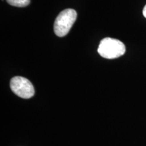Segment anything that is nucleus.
<instances>
[{
  "instance_id": "7ed1b4c3",
  "label": "nucleus",
  "mask_w": 146,
  "mask_h": 146,
  "mask_svg": "<svg viewBox=\"0 0 146 146\" xmlns=\"http://www.w3.org/2000/svg\"><path fill=\"white\" fill-rule=\"evenodd\" d=\"M10 88L14 94L24 99L32 98L35 94L32 83L27 78L22 76H15L11 79Z\"/></svg>"
},
{
  "instance_id": "20e7f679",
  "label": "nucleus",
  "mask_w": 146,
  "mask_h": 146,
  "mask_svg": "<svg viewBox=\"0 0 146 146\" xmlns=\"http://www.w3.org/2000/svg\"><path fill=\"white\" fill-rule=\"evenodd\" d=\"M7 2L12 6L26 7L31 2V0H6Z\"/></svg>"
},
{
  "instance_id": "f03ea898",
  "label": "nucleus",
  "mask_w": 146,
  "mask_h": 146,
  "mask_svg": "<svg viewBox=\"0 0 146 146\" xmlns=\"http://www.w3.org/2000/svg\"><path fill=\"white\" fill-rule=\"evenodd\" d=\"M77 13L73 9H66L62 11L56 18L54 30L56 35L62 37L70 31L76 19Z\"/></svg>"
},
{
  "instance_id": "39448f33",
  "label": "nucleus",
  "mask_w": 146,
  "mask_h": 146,
  "mask_svg": "<svg viewBox=\"0 0 146 146\" xmlns=\"http://www.w3.org/2000/svg\"><path fill=\"white\" fill-rule=\"evenodd\" d=\"M143 14L144 17L146 18V5L145 7H144V8L143 10Z\"/></svg>"
},
{
  "instance_id": "f257e3e1",
  "label": "nucleus",
  "mask_w": 146,
  "mask_h": 146,
  "mask_svg": "<svg viewBox=\"0 0 146 146\" xmlns=\"http://www.w3.org/2000/svg\"><path fill=\"white\" fill-rule=\"evenodd\" d=\"M125 51V45L123 42L110 37L102 39L98 49L100 56L106 59L119 58L124 55Z\"/></svg>"
}]
</instances>
